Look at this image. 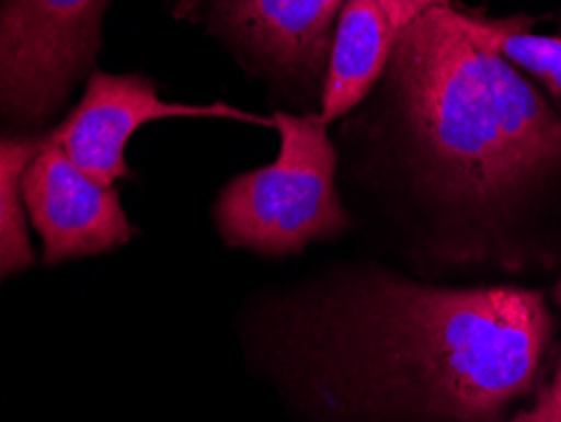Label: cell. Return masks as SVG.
Instances as JSON below:
<instances>
[{"label":"cell","instance_id":"2","mask_svg":"<svg viewBox=\"0 0 561 422\" xmlns=\"http://www.w3.org/2000/svg\"><path fill=\"white\" fill-rule=\"evenodd\" d=\"M390 77L417 150L460 197L491 201L561 164V114L466 11L445 3L410 21Z\"/></svg>","mask_w":561,"mask_h":422},{"label":"cell","instance_id":"9","mask_svg":"<svg viewBox=\"0 0 561 422\" xmlns=\"http://www.w3.org/2000/svg\"><path fill=\"white\" fill-rule=\"evenodd\" d=\"M41 145L44 137L0 132V284L8 276L31 269L36 261L23 205V175Z\"/></svg>","mask_w":561,"mask_h":422},{"label":"cell","instance_id":"13","mask_svg":"<svg viewBox=\"0 0 561 422\" xmlns=\"http://www.w3.org/2000/svg\"><path fill=\"white\" fill-rule=\"evenodd\" d=\"M554 301H557V306L561 309V278H559V284L554 286Z\"/></svg>","mask_w":561,"mask_h":422},{"label":"cell","instance_id":"3","mask_svg":"<svg viewBox=\"0 0 561 422\" xmlns=\"http://www.w3.org/2000/svg\"><path fill=\"white\" fill-rule=\"evenodd\" d=\"M278 155L266 168L238 175L220 190L216 223L222 241L261 255H294L350 228L336 195V152L327 124L274 112Z\"/></svg>","mask_w":561,"mask_h":422},{"label":"cell","instance_id":"5","mask_svg":"<svg viewBox=\"0 0 561 422\" xmlns=\"http://www.w3.org/2000/svg\"><path fill=\"white\" fill-rule=\"evenodd\" d=\"M233 119L274 127V119L259 117L238 106L213 104H178L164 102L157 94L152 79L142 73H106L94 71L87 81L84 96L73 106L51 135L56 147L71 157L73 164L89 178L112 187L117 180L131 178L125 152L131 135L147 122L157 119Z\"/></svg>","mask_w":561,"mask_h":422},{"label":"cell","instance_id":"10","mask_svg":"<svg viewBox=\"0 0 561 422\" xmlns=\"http://www.w3.org/2000/svg\"><path fill=\"white\" fill-rule=\"evenodd\" d=\"M468 26L478 36L489 41L518 69H526L549 89V94L561 104V36H539L531 33L534 21L516 19H483L466 13Z\"/></svg>","mask_w":561,"mask_h":422},{"label":"cell","instance_id":"8","mask_svg":"<svg viewBox=\"0 0 561 422\" xmlns=\"http://www.w3.org/2000/svg\"><path fill=\"white\" fill-rule=\"evenodd\" d=\"M410 21L415 19L390 0H346L336 15L329 46L321 122L344 117L373 91Z\"/></svg>","mask_w":561,"mask_h":422},{"label":"cell","instance_id":"1","mask_svg":"<svg viewBox=\"0 0 561 422\" xmlns=\"http://www.w3.org/2000/svg\"><path fill=\"white\" fill-rule=\"evenodd\" d=\"M554 321L539 292L350 273L263 309L261 354L332 422H489L539 387Z\"/></svg>","mask_w":561,"mask_h":422},{"label":"cell","instance_id":"6","mask_svg":"<svg viewBox=\"0 0 561 422\" xmlns=\"http://www.w3.org/2000/svg\"><path fill=\"white\" fill-rule=\"evenodd\" d=\"M23 205L48 266L106 253L137 236L117 193L89 178L48 137L23 175Z\"/></svg>","mask_w":561,"mask_h":422},{"label":"cell","instance_id":"12","mask_svg":"<svg viewBox=\"0 0 561 422\" xmlns=\"http://www.w3.org/2000/svg\"><path fill=\"white\" fill-rule=\"evenodd\" d=\"M197 3H201V0H175V15L178 19H185V15L195 11Z\"/></svg>","mask_w":561,"mask_h":422},{"label":"cell","instance_id":"11","mask_svg":"<svg viewBox=\"0 0 561 422\" xmlns=\"http://www.w3.org/2000/svg\"><path fill=\"white\" fill-rule=\"evenodd\" d=\"M489 422H561V362L549 385L539 387L536 402L529 410L518 412L514 418H499Z\"/></svg>","mask_w":561,"mask_h":422},{"label":"cell","instance_id":"4","mask_svg":"<svg viewBox=\"0 0 561 422\" xmlns=\"http://www.w3.org/2000/svg\"><path fill=\"white\" fill-rule=\"evenodd\" d=\"M110 0H0V117L41 127L102 48Z\"/></svg>","mask_w":561,"mask_h":422},{"label":"cell","instance_id":"7","mask_svg":"<svg viewBox=\"0 0 561 422\" xmlns=\"http://www.w3.org/2000/svg\"><path fill=\"white\" fill-rule=\"evenodd\" d=\"M346 0H213L210 26L276 77L313 81L327 71L336 15ZM410 19L448 0H390Z\"/></svg>","mask_w":561,"mask_h":422}]
</instances>
